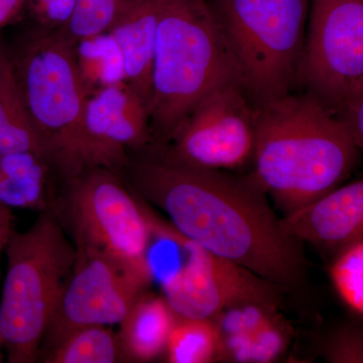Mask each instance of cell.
<instances>
[{
	"mask_svg": "<svg viewBox=\"0 0 363 363\" xmlns=\"http://www.w3.org/2000/svg\"><path fill=\"white\" fill-rule=\"evenodd\" d=\"M2 362V354H1V352H0V362Z\"/></svg>",
	"mask_w": 363,
	"mask_h": 363,
	"instance_id": "obj_29",
	"label": "cell"
},
{
	"mask_svg": "<svg viewBox=\"0 0 363 363\" xmlns=\"http://www.w3.org/2000/svg\"><path fill=\"white\" fill-rule=\"evenodd\" d=\"M326 358L331 362L362 363L363 362L362 333L348 328L339 332L326 348Z\"/></svg>",
	"mask_w": 363,
	"mask_h": 363,
	"instance_id": "obj_25",
	"label": "cell"
},
{
	"mask_svg": "<svg viewBox=\"0 0 363 363\" xmlns=\"http://www.w3.org/2000/svg\"><path fill=\"white\" fill-rule=\"evenodd\" d=\"M123 181L168 215L181 235L245 267L281 293L302 286V241L284 230L264 191L252 177L179 166L161 157L131 161Z\"/></svg>",
	"mask_w": 363,
	"mask_h": 363,
	"instance_id": "obj_1",
	"label": "cell"
},
{
	"mask_svg": "<svg viewBox=\"0 0 363 363\" xmlns=\"http://www.w3.org/2000/svg\"><path fill=\"white\" fill-rule=\"evenodd\" d=\"M358 149L363 147V82L357 83L334 111Z\"/></svg>",
	"mask_w": 363,
	"mask_h": 363,
	"instance_id": "obj_24",
	"label": "cell"
},
{
	"mask_svg": "<svg viewBox=\"0 0 363 363\" xmlns=\"http://www.w3.org/2000/svg\"><path fill=\"white\" fill-rule=\"evenodd\" d=\"M81 173L91 169L121 172L128 150H140L152 140L147 104L125 82L105 86L87 98Z\"/></svg>",
	"mask_w": 363,
	"mask_h": 363,
	"instance_id": "obj_12",
	"label": "cell"
},
{
	"mask_svg": "<svg viewBox=\"0 0 363 363\" xmlns=\"http://www.w3.org/2000/svg\"><path fill=\"white\" fill-rule=\"evenodd\" d=\"M152 233L187 253L182 269L164 279V297L181 318L212 319L234 305L260 302L281 308V291L245 267L208 252L147 209Z\"/></svg>",
	"mask_w": 363,
	"mask_h": 363,
	"instance_id": "obj_8",
	"label": "cell"
},
{
	"mask_svg": "<svg viewBox=\"0 0 363 363\" xmlns=\"http://www.w3.org/2000/svg\"><path fill=\"white\" fill-rule=\"evenodd\" d=\"M0 302V346L11 363H33L77 257L75 245L52 209L28 230H13Z\"/></svg>",
	"mask_w": 363,
	"mask_h": 363,
	"instance_id": "obj_4",
	"label": "cell"
},
{
	"mask_svg": "<svg viewBox=\"0 0 363 363\" xmlns=\"http://www.w3.org/2000/svg\"><path fill=\"white\" fill-rule=\"evenodd\" d=\"M255 107L238 83L215 88L184 119L164 161L188 168L233 169L253 156Z\"/></svg>",
	"mask_w": 363,
	"mask_h": 363,
	"instance_id": "obj_9",
	"label": "cell"
},
{
	"mask_svg": "<svg viewBox=\"0 0 363 363\" xmlns=\"http://www.w3.org/2000/svg\"><path fill=\"white\" fill-rule=\"evenodd\" d=\"M13 216L11 208L0 203V252L4 250L7 240L13 233Z\"/></svg>",
	"mask_w": 363,
	"mask_h": 363,
	"instance_id": "obj_27",
	"label": "cell"
},
{
	"mask_svg": "<svg viewBox=\"0 0 363 363\" xmlns=\"http://www.w3.org/2000/svg\"><path fill=\"white\" fill-rule=\"evenodd\" d=\"M138 0H76L65 33L74 42L108 32Z\"/></svg>",
	"mask_w": 363,
	"mask_h": 363,
	"instance_id": "obj_22",
	"label": "cell"
},
{
	"mask_svg": "<svg viewBox=\"0 0 363 363\" xmlns=\"http://www.w3.org/2000/svg\"><path fill=\"white\" fill-rule=\"evenodd\" d=\"M14 71L52 166L65 180L79 175L90 93L79 70L75 42L65 33L39 35L26 45Z\"/></svg>",
	"mask_w": 363,
	"mask_h": 363,
	"instance_id": "obj_6",
	"label": "cell"
},
{
	"mask_svg": "<svg viewBox=\"0 0 363 363\" xmlns=\"http://www.w3.org/2000/svg\"><path fill=\"white\" fill-rule=\"evenodd\" d=\"M26 0H0V28L13 20Z\"/></svg>",
	"mask_w": 363,
	"mask_h": 363,
	"instance_id": "obj_28",
	"label": "cell"
},
{
	"mask_svg": "<svg viewBox=\"0 0 363 363\" xmlns=\"http://www.w3.org/2000/svg\"><path fill=\"white\" fill-rule=\"evenodd\" d=\"M284 230L325 252L337 253L363 240V182L339 186L281 218Z\"/></svg>",
	"mask_w": 363,
	"mask_h": 363,
	"instance_id": "obj_14",
	"label": "cell"
},
{
	"mask_svg": "<svg viewBox=\"0 0 363 363\" xmlns=\"http://www.w3.org/2000/svg\"><path fill=\"white\" fill-rule=\"evenodd\" d=\"M76 250L75 264L43 340L48 352L75 329L121 323L152 284L104 253Z\"/></svg>",
	"mask_w": 363,
	"mask_h": 363,
	"instance_id": "obj_11",
	"label": "cell"
},
{
	"mask_svg": "<svg viewBox=\"0 0 363 363\" xmlns=\"http://www.w3.org/2000/svg\"><path fill=\"white\" fill-rule=\"evenodd\" d=\"M219 331L213 319L178 317L166 350L169 363L218 362Z\"/></svg>",
	"mask_w": 363,
	"mask_h": 363,
	"instance_id": "obj_21",
	"label": "cell"
},
{
	"mask_svg": "<svg viewBox=\"0 0 363 363\" xmlns=\"http://www.w3.org/2000/svg\"><path fill=\"white\" fill-rule=\"evenodd\" d=\"M330 278L344 305L357 317L363 315V240L339 250L330 267Z\"/></svg>",
	"mask_w": 363,
	"mask_h": 363,
	"instance_id": "obj_23",
	"label": "cell"
},
{
	"mask_svg": "<svg viewBox=\"0 0 363 363\" xmlns=\"http://www.w3.org/2000/svg\"><path fill=\"white\" fill-rule=\"evenodd\" d=\"M298 81L333 113L363 82V0H312Z\"/></svg>",
	"mask_w": 363,
	"mask_h": 363,
	"instance_id": "obj_10",
	"label": "cell"
},
{
	"mask_svg": "<svg viewBox=\"0 0 363 363\" xmlns=\"http://www.w3.org/2000/svg\"><path fill=\"white\" fill-rule=\"evenodd\" d=\"M278 306L260 302L234 305L212 318L218 327L220 362L269 363L288 350L292 328Z\"/></svg>",
	"mask_w": 363,
	"mask_h": 363,
	"instance_id": "obj_13",
	"label": "cell"
},
{
	"mask_svg": "<svg viewBox=\"0 0 363 363\" xmlns=\"http://www.w3.org/2000/svg\"><path fill=\"white\" fill-rule=\"evenodd\" d=\"M81 76L89 93L105 86L125 82L121 48L109 32L75 43Z\"/></svg>",
	"mask_w": 363,
	"mask_h": 363,
	"instance_id": "obj_20",
	"label": "cell"
},
{
	"mask_svg": "<svg viewBox=\"0 0 363 363\" xmlns=\"http://www.w3.org/2000/svg\"><path fill=\"white\" fill-rule=\"evenodd\" d=\"M233 82L240 84L238 73L207 0H161L149 102L152 138L169 142L203 97Z\"/></svg>",
	"mask_w": 363,
	"mask_h": 363,
	"instance_id": "obj_3",
	"label": "cell"
},
{
	"mask_svg": "<svg viewBox=\"0 0 363 363\" xmlns=\"http://www.w3.org/2000/svg\"><path fill=\"white\" fill-rule=\"evenodd\" d=\"M1 56H2V52L0 51V58H1Z\"/></svg>",
	"mask_w": 363,
	"mask_h": 363,
	"instance_id": "obj_30",
	"label": "cell"
},
{
	"mask_svg": "<svg viewBox=\"0 0 363 363\" xmlns=\"http://www.w3.org/2000/svg\"><path fill=\"white\" fill-rule=\"evenodd\" d=\"M26 150L48 157L44 142L26 111L13 64L2 54L0 58V156Z\"/></svg>",
	"mask_w": 363,
	"mask_h": 363,
	"instance_id": "obj_18",
	"label": "cell"
},
{
	"mask_svg": "<svg viewBox=\"0 0 363 363\" xmlns=\"http://www.w3.org/2000/svg\"><path fill=\"white\" fill-rule=\"evenodd\" d=\"M160 9L161 0H138L108 30L123 54L125 83L147 109Z\"/></svg>",
	"mask_w": 363,
	"mask_h": 363,
	"instance_id": "obj_15",
	"label": "cell"
},
{
	"mask_svg": "<svg viewBox=\"0 0 363 363\" xmlns=\"http://www.w3.org/2000/svg\"><path fill=\"white\" fill-rule=\"evenodd\" d=\"M76 0H35V6L43 18L66 26L73 14Z\"/></svg>",
	"mask_w": 363,
	"mask_h": 363,
	"instance_id": "obj_26",
	"label": "cell"
},
{
	"mask_svg": "<svg viewBox=\"0 0 363 363\" xmlns=\"http://www.w3.org/2000/svg\"><path fill=\"white\" fill-rule=\"evenodd\" d=\"M177 320L164 296L143 293L119 323L117 337L123 362H149L159 357Z\"/></svg>",
	"mask_w": 363,
	"mask_h": 363,
	"instance_id": "obj_16",
	"label": "cell"
},
{
	"mask_svg": "<svg viewBox=\"0 0 363 363\" xmlns=\"http://www.w3.org/2000/svg\"><path fill=\"white\" fill-rule=\"evenodd\" d=\"M211 9L252 104L290 93L302 62L309 0H217Z\"/></svg>",
	"mask_w": 363,
	"mask_h": 363,
	"instance_id": "obj_5",
	"label": "cell"
},
{
	"mask_svg": "<svg viewBox=\"0 0 363 363\" xmlns=\"http://www.w3.org/2000/svg\"><path fill=\"white\" fill-rule=\"evenodd\" d=\"M250 177L288 215L338 188L358 147L335 114L310 93L255 105Z\"/></svg>",
	"mask_w": 363,
	"mask_h": 363,
	"instance_id": "obj_2",
	"label": "cell"
},
{
	"mask_svg": "<svg viewBox=\"0 0 363 363\" xmlns=\"http://www.w3.org/2000/svg\"><path fill=\"white\" fill-rule=\"evenodd\" d=\"M51 167L47 156L30 150L0 156V203L11 209H52L48 192Z\"/></svg>",
	"mask_w": 363,
	"mask_h": 363,
	"instance_id": "obj_17",
	"label": "cell"
},
{
	"mask_svg": "<svg viewBox=\"0 0 363 363\" xmlns=\"http://www.w3.org/2000/svg\"><path fill=\"white\" fill-rule=\"evenodd\" d=\"M118 174L91 169L66 179L62 206L54 212L68 222L76 247L104 253L152 283L149 218L143 203Z\"/></svg>",
	"mask_w": 363,
	"mask_h": 363,
	"instance_id": "obj_7",
	"label": "cell"
},
{
	"mask_svg": "<svg viewBox=\"0 0 363 363\" xmlns=\"http://www.w3.org/2000/svg\"><path fill=\"white\" fill-rule=\"evenodd\" d=\"M48 363H114L123 362L117 333L105 325L81 327L47 353Z\"/></svg>",
	"mask_w": 363,
	"mask_h": 363,
	"instance_id": "obj_19",
	"label": "cell"
}]
</instances>
